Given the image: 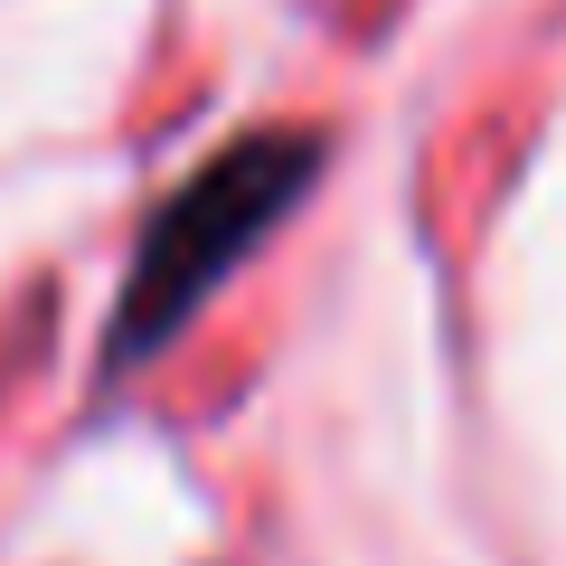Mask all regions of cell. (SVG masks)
Returning a JSON list of instances; mask_svg holds the SVG:
<instances>
[{"label":"cell","mask_w":566,"mask_h":566,"mask_svg":"<svg viewBox=\"0 0 566 566\" xmlns=\"http://www.w3.org/2000/svg\"><path fill=\"white\" fill-rule=\"evenodd\" d=\"M303 180H312V142L303 133H255V142H237V151H218V161L151 218V237H142V264H133L123 312H114V359L170 340V331L237 274L245 245L303 199Z\"/></svg>","instance_id":"obj_1"}]
</instances>
